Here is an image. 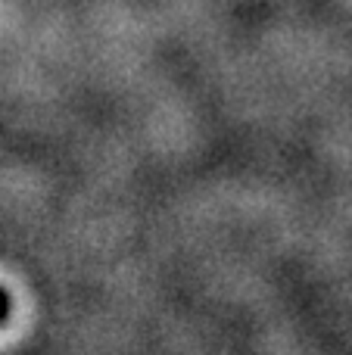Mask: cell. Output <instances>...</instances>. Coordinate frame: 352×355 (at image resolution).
I'll list each match as a JSON object with an SVG mask.
<instances>
[{"mask_svg":"<svg viewBox=\"0 0 352 355\" xmlns=\"http://www.w3.org/2000/svg\"><path fill=\"white\" fill-rule=\"evenodd\" d=\"M3 306H6V302H3V296H0V315H3Z\"/></svg>","mask_w":352,"mask_h":355,"instance_id":"obj_1","label":"cell"}]
</instances>
